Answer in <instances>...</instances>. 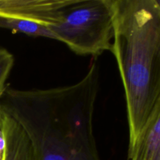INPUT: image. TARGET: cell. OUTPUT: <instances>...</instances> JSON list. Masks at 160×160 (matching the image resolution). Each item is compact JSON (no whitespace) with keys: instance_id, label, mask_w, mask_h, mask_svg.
<instances>
[{"instance_id":"obj_1","label":"cell","mask_w":160,"mask_h":160,"mask_svg":"<svg viewBox=\"0 0 160 160\" xmlns=\"http://www.w3.org/2000/svg\"><path fill=\"white\" fill-rule=\"evenodd\" d=\"M100 69L92 58L81 81L47 89L6 87L0 108L23 129L34 160H101L94 134Z\"/></svg>"},{"instance_id":"obj_8","label":"cell","mask_w":160,"mask_h":160,"mask_svg":"<svg viewBox=\"0 0 160 160\" xmlns=\"http://www.w3.org/2000/svg\"><path fill=\"white\" fill-rule=\"evenodd\" d=\"M14 64V57L7 49L0 47V99L6 88V80Z\"/></svg>"},{"instance_id":"obj_2","label":"cell","mask_w":160,"mask_h":160,"mask_svg":"<svg viewBox=\"0 0 160 160\" xmlns=\"http://www.w3.org/2000/svg\"><path fill=\"white\" fill-rule=\"evenodd\" d=\"M110 2L111 52L124 89L130 150L160 99V5L158 0Z\"/></svg>"},{"instance_id":"obj_7","label":"cell","mask_w":160,"mask_h":160,"mask_svg":"<svg viewBox=\"0 0 160 160\" xmlns=\"http://www.w3.org/2000/svg\"><path fill=\"white\" fill-rule=\"evenodd\" d=\"M0 28L29 36L46 38L56 40L54 34L48 29V26L29 20L0 17Z\"/></svg>"},{"instance_id":"obj_5","label":"cell","mask_w":160,"mask_h":160,"mask_svg":"<svg viewBox=\"0 0 160 160\" xmlns=\"http://www.w3.org/2000/svg\"><path fill=\"white\" fill-rule=\"evenodd\" d=\"M128 156V160H160V99Z\"/></svg>"},{"instance_id":"obj_6","label":"cell","mask_w":160,"mask_h":160,"mask_svg":"<svg viewBox=\"0 0 160 160\" xmlns=\"http://www.w3.org/2000/svg\"><path fill=\"white\" fill-rule=\"evenodd\" d=\"M6 152L5 160H34L31 142L20 125L5 112Z\"/></svg>"},{"instance_id":"obj_4","label":"cell","mask_w":160,"mask_h":160,"mask_svg":"<svg viewBox=\"0 0 160 160\" xmlns=\"http://www.w3.org/2000/svg\"><path fill=\"white\" fill-rule=\"evenodd\" d=\"M76 0H0V17L55 24Z\"/></svg>"},{"instance_id":"obj_9","label":"cell","mask_w":160,"mask_h":160,"mask_svg":"<svg viewBox=\"0 0 160 160\" xmlns=\"http://www.w3.org/2000/svg\"><path fill=\"white\" fill-rule=\"evenodd\" d=\"M6 152V137L5 131V112L0 108V160H5Z\"/></svg>"},{"instance_id":"obj_3","label":"cell","mask_w":160,"mask_h":160,"mask_svg":"<svg viewBox=\"0 0 160 160\" xmlns=\"http://www.w3.org/2000/svg\"><path fill=\"white\" fill-rule=\"evenodd\" d=\"M48 28L56 41L75 54L98 58L112 51L114 24L110 0H76L63 11L58 23Z\"/></svg>"}]
</instances>
